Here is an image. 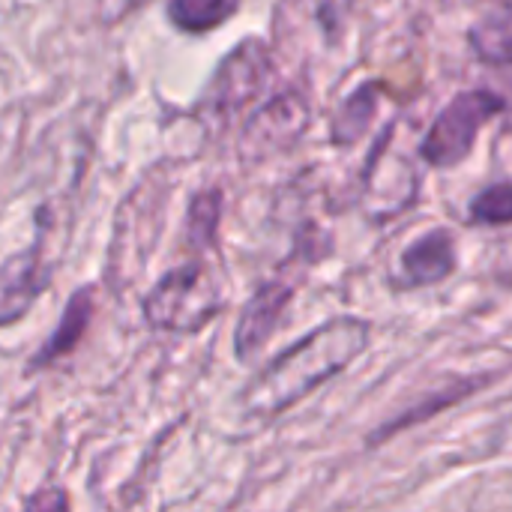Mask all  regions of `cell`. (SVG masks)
<instances>
[{
  "mask_svg": "<svg viewBox=\"0 0 512 512\" xmlns=\"http://www.w3.org/2000/svg\"><path fill=\"white\" fill-rule=\"evenodd\" d=\"M369 342V327L360 318H333L318 327L282 357H276L246 390L243 411L252 417H276L318 384L339 375L351 360L363 354Z\"/></svg>",
  "mask_w": 512,
  "mask_h": 512,
  "instance_id": "cell-1",
  "label": "cell"
},
{
  "mask_svg": "<svg viewBox=\"0 0 512 512\" xmlns=\"http://www.w3.org/2000/svg\"><path fill=\"white\" fill-rule=\"evenodd\" d=\"M222 312L216 279L201 261H186L168 270L147 294L144 315L153 330L195 333Z\"/></svg>",
  "mask_w": 512,
  "mask_h": 512,
  "instance_id": "cell-2",
  "label": "cell"
},
{
  "mask_svg": "<svg viewBox=\"0 0 512 512\" xmlns=\"http://www.w3.org/2000/svg\"><path fill=\"white\" fill-rule=\"evenodd\" d=\"M273 60L261 39H243L216 69L213 81L204 90L198 117L204 123H231L240 117L270 84Z\"/></svg>",
  "mask_w": 512,
  "mask_h": 512,
  "instance_id": "cell-3",
  "label": "cell"
},
{
  "mask_svg": "<svg viewBox=\"0 0 512 512\" xmlns=\"http://www.w3.org/2000/svg\"><path fill=\"white\" fill-rule=\"evenodd\" d=\"M504 111V99L492 90L459 93L432 123L420 156L435 168H456L471 150L480 129Z\"/></svg>",
  "mask_w": 512,
  "mask_h": 512,
  "instance_id": "cell-4",
  "label": "cell"
},
{
  "mask_svg": "<svg viewBox=\"0 0 512 512\" xmlns=\"http://www.w3.org/2000/svg\"><path fill=\"white\" fill-rule=\"evenodd\" d=\"M309 120H312V111L303 93L288 90V93L273 96L243 126L240 156L258 162V159L288 150L294 141L303 138V132L309 129Z\"/></svg>",
  "mask_w": 512,
  "mask_h": 512,
  "instance_id": "cell-5",
  "label": "cell"
},
{
  "mask_svg": "<svg viewBox=\"0 0 512 512\" xmlns=\"http://www.w3.org/2000/svg\"><path fill=\"white\" fill-rule=\"evenodd\" d=\"M45 285H48V270L39 243L9 255L0 264V327L21 321Z\"/></svg>",
  "mask_w": 512,
  "mask_h": 512,
  "instance_id": "cell-6",
  "label": "cell"
},
{
  "mask_svg": "<svg viewBox=\"0 0 512 512\" xmlns=\"http://www.w3.org/2000/svg\"><path fill=\"white\" fill-rule=\"evenodd\" d=\"M291 294H294V288L279 279L267 282L255 291V297L246 303V309L237 321V333H234V348H237L240 360H252L267 345L285 306L291 303Z\"/></svg>",
  "mask_w": 512,
  "mask_h": 512,
  "instance_id": "cell-7",
  "label": "cell"
},
{
  "mask_svg": "<svg viewBox=\"0 0 512 512\" xmlns=\"http://www.w3.org/2000/svg\"><path fill=\"white\" fill-rule=\"evenodd\" d=\"M474 54L489 66H512V0H489L468 30Z\"/></svg>",
  "mask_w": 512,
  "mask_h": 512,
  "instance_id": "cell-8",
  "label": "cell"
},
{
  "mask_svg": "<svg viewBox=\"0 0 512 512\" xmlns=\"http://www.w3.org/2000/svg\"><path fill=\"white\" fill-rule=\"evenodd\" d=\"M402 267L414 285H432L453 273L456 267V240L450 231H429L402 255Z\"/></svg>",
  "mask_w": 512,
  "mask_h": 512,
  "instance_id": "cell-9",
  "label": "cell"
},
{
  "mask_svg": "<svg viewBox=\"0 0 512 512\" xmlns=\"http://www.w3.org/2000/svg\"><path fill=\"white\" fill-rule=\"evenodd\" d=\"M93 318V288H81L72 294V300L66 303L63 315H60V324L54 327L51 339L42 345V351L33 357V369L42 366V363H54L66 354H72L78 348V342L84 339L87 333V324Z\"/></svg>",
  "mask_w": 512,
  "mask_h": 512,
  "instance_id": "cell-10",
  "label": "cell"
},
{
  "mask_svg": "<svg viewBox=\"0 0 512 512\" xmlns=\"http://www.w3.org/2000/svg\"><path fill=\"white\" fill-rule=\"evenodd\" d=\"M378 102H381V87L378 84L357 87L345 99L339 114L333 117V141L336 144H357L369 132V123L378 114Z\"/></svg>",
  "mask_w": 512,
  "mask_h": 512,
  "instance_id": "cell-11",
  "label": "cell"
},
{
  "mask_svg": "<svg viewBox=\"0 0 512 512\" xmlns=\"http://www.w3.org/2000/svg\"><path fill=\"white\" fill-rule=\"evenodd\" d=\"M237 9L240 0H168L165 6L168 21L183 33H210L222 27Z\"/></svg>",
  "mask_w": 512,
  "mask_h": 512,
  "instance_id": "cell-12",
  "label": "cell"
},
{
  "mask_svg": "<svg viewBox=\"0 0 512 512\" xmlns=\"http://www.w3.org/2000/svg\"><path fill=\"white\" fill-rule=\"evenodd\" d=\"M222 216V195L219 189H207L201 195H195L192 207H189V243L192 246H210L216 237V225Z\"/></svg>",
  "mask_w": 512,
  "mask_h": 512,
  "instance_id": "cell-13",
  "label": "cell"
},
{
  "mask_svg": "<svg viewBox=\"0 0 512 512\" xmlns=\"http://www.w3.org/2000/svg\"><path fill=\"white\" fill-rule=\"evenodd\" d=\"M471 219L480 225H512V183H495L471 201Z\"/></svg>",
  "mask_w": 512,
  "mask_h": 512,
  "instance_id": "cell-14",
  "label": "cell"
},
{
  "mask_svg": "<svg viewBox=\"0 0 512 512\" xmlns=\"http://www.w3.org/2000/svg\"><path fill=\"white\" fill-rule=\"evenodd\" d=\"M21 512H69V492L60 489V486L39 489L24 501Z\"/></svg>",
  "mask_w": 512,
  "mask_h": 512,
  "instance_id": "cell-15",
  "label": "cell"
},
{
  "mask_svg": "<svg viewBox=\"0 0 512 512\" xmlns=\"http://www.w3.org/2000/svg\"><path fill=\"white\" fill-rule=\"evenodd\" d=\"M150 0H96V18L102 24H123L129 15H135L141 6H147Z\"/></svg>",
  "mask_w": 512,
  "mask_h": 512,
  "instance_id": "cell-16",
  "label": "cell"
}]
</instances>
